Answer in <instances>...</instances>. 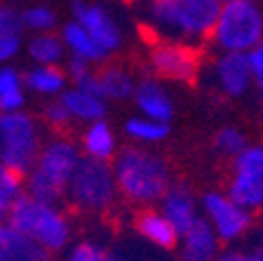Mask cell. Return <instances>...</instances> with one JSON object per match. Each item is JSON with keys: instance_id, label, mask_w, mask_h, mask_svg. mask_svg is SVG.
Returning <instances> with one entry per match:
<instances>
[{"instance_id": "cell-17", "label": "cell", "mask_w": 263, "mask_h": 261, "mask_svg": "<svg viewBox=\"0 0 263 261\" xmlns=\"http://www.w3.org/2000/svg\"><path fill=\"white\" fill-rule=\"evenodd\" d=\"M134 103L146 118L170 123L172 115H174V101H172L170 92L155 80L139 82L137 92H134Z\"/></svg>"}, {"instance_id": "cell-12", "label": "cell", "mask_w": 263, "mask_h": 261, "mask_svg": "<svg viewBox=\"0 0 263 261\" xmlns=\"http://www.w3.org/2000/svg\"><path fill=\"white\" fill-rule=\"evenodd\" d=\"M71 14L78 24H82V26L92 33V38L97 40L108 55H113V52H118V49L122 47L120 26H118V22H115L101 5L89 3V0H73Z\"/></svg>"}, {"instance_id": "cell-31", "label": "cell", "mask_w": 263, "mask_h": 261, "mask_svg": "<svg viewBox=\"0 0 263 261\" xmlns=\"http://www.w3.org/2000/svg\"><path fill=\"white\" fill-rule=\"evenodd\" d=\"M22 82H24V78L16 73V68H12V66H0V97H5V94L19 90Z\"/></svg>"}, {"instance_id": "cell-5", "label": "cell", "mask_w": 263, "mask_h": 261, "mask_svg": "<svg viewBox=\"0 0 263 261\" xmlns=\"http://www.w3.org/2000/svg\"><path fill=\"white\" fill-rule=\"evenodd\" d=\"M263 40V5L261 3H226L221 5L212 45L219 52L252 55Z\"/></svg>"}, {"instance_id": "cell-25", "label": "cell", "mask_w": 263, "mask_h": 261, "mask_svg": "<svg viewBox=\"0 0 263 261\" xmlns=\"http://www.w3.org/2000/svg\"><path fill=\"white\" fill-rule=\"evenodd\" d=\"M26 193V181L22 174H16L7 165L0 163V223H5L14 200Z\"/></svg>"}, {"instance_id": "cell-2", "label": "cell", "mask_w": 263, "mask_h": 261, "mask_svg": "<svg viewBox=\"0 0 263 261\" xmlns=\"http://www.w3.org/2000/svg\"><path fill=\"white\" fill-rule=\"evenodd\" d=\"M113 169L120 196L134 205L160 202L172 186V172L167 160L141 146H132L118 153L113 160Z\"/></svg>"}, {"instance_id": "cell-7", "label": "cell", "mask_w": 263, "mask_h": 261, "mask_svg": "<svg viewBox=\"0 0 263 261\" xmlns=\"http://www.w3.org/2000/svg\"><path fill=\"white\" fill-rule=\"evenodd\" d=\"M40 151V130L33 115L24 111L0 113V163L26 177Z\"/></svg>"}, {"instance_id": "cell-4", "label": "cell", "mask_w": 263, "mask_h": 261, "mask_svg": "<svg viewBox=\"0 0 263 261\" xmlns=\"http://www.w3.org/2000/svg\"><path fill=\"white\" fill-rule=\"evenodd\" d=\"M80 160V148L71 139L57 136L47 142L33 169L26 174V193L40 200L59 202L66 196V188L71 184V177Z\"/></svg>"}, {"instance_id": "cell-1", "label": "cell", "mask_w": 263, "mask_h": 261, "mask_svg": "<svg viewBox=\"0 0 263 261\" xmlns=\"http://www.w3.org/2000/svg\"><path fill=\"white\" fill-rule=\"evenodd\" d=\"M137 12L158 38L200 47L212 40L221 0H137Z\"/></svg>"}, {"instance_id": "cell-18", "label": "cell", "mask_w": 263, "mask_h": 261, "mask_svg": "<svg viewBox=\"0 0 263 261\" xmlns=\"http://www.w3.org/2000/svg\"><path fill=\"white\" fill-rule=\"evenodd\" d=\"M61 38H64L66 49H68L73 57H82V59H87L89 64H101V61H106L110 57L108 52L92 38V33L82 26V24H78L76 19L61 28Z\"/></svg>"}, {"instance_id": "cell-20", "label": "cell", "mask_w": 263, "mask_h": 261, "mask_svg": "<svg viewBox=\"0 0 263 261\" xmlns=\"http://www.w3.org/2000/svg\"><path fill=\"white\" fill-rule=\"evenodd\" d=\"M82 153L85 158H94V160H115L118 151H115V134L113 127L106 120H97L89 123L85 134H82Z\"/></svg>"}, {"instance_id": "cell-28", "label": "cell", "mask_w": 263, "mask_h": 261, "mask_svg": "<svg viewBox=\"0 0 263 261\" xmlns=\"http://www.w3.org/2000/svg\"><path fill=\"white\" fill-rule=\"evenodd\" d=\"M66 261H122L120 256H115L113 252H108L106 247L82 240L78 245H73L71 250L66 252Z\"/></svg>"}, {"instance_id": "cell-30", "label": "cell", "mask_w": 263, "mask_h": 261, "mask_svg": "<svg viewBox=\"0 0 263 261\" xmlns=\"http://www.w3.org/2000/svg\"><path fill=\"white\" fill-rule=\"evenodd\" d=\"M22 14H16L12 7H0V36H22Z\"/></svg>"}, {"instance_id": "cell-35", "label": "cell", "mask_w": 263, "mask_h": 261, "mask_svg": "<svg viewBox=\"0 0 263 261\" xmlns=\"http://www.w3.org/2000/svg\"><path fill=\"white\" fill-rule=\"evenodd\" d=\"M249 59H252V68H254V76H256V82L263 80V40L252 55H249Z\"/></svg>"}, {"instance_id": "cell-16", "label": "cell", "mask_w": 263, "mask_h": 261, "mask_svg": "<svg viewBox=\"0 0 263 261\" xmlns=\"http://www.w3.org/2000/svg\"><path fill=\"white\" fill-rule=\"evenodd\" d=\"M137 231L143 240H148L151 245L160 247V250H174V247H179L181 233L160 210H143L137 219Z\"/></svg>"}, {"instance_id": "cell-36", "label": "cell", "mask_w": 263, "mask_h": 261, "mask_svg": "<svg viewBox=\"0 0 263 261\" xmlns=\"http://www.w3.org/2000/svg\"><path fill=\"white\" fill-rule=\"evenodd\" d=\"M256 247L263 252V223H261V229H258V242H256Z\"/></svg>"}, {"instance_id": "cell-27", "label": "cell", "mask_w": 263, "mask_h": 261, "mask_svg": "<svg viewBox=\"0 0 263 261\" xmlns=\"http://www.w3.org/2000/svg\"><path fill=\"white\" fill-rule=\"evenodd\" d=\"M22 22L24 28L33 33H52V28H57L59 19H57V12L49 10L47 5H31L22 12Z\"/></svg>"}, {"instance_id": "cell-22", "label": "cell", "mask_w": 263, "mask_h": 261, "mask_svg": "<svg viewBox=\"0 0 263 261\" xmlns=\"http://www.w3.org/2000/svg\"><path fill=\"white\" fill-rule=\"evenodd\" d=\"M28 57L38 66H59L66 57L64 38L54 33H33L28 40Z\"/></svg>"}, {"instance_id": "cell-29", "label": "cell", "mask_w": 263, "mask_h": 261, "mask_svg": "<svg viewBox=\"0 0 263 261\" xmlns=\"http://www.w3.org/2000/svg\"><path fill=\"white\" fill-rule=\"evenodd\" d=\"M43 118L45 123H47L52 130H66V127L71 125V120L73 115L68 113V109L64 106V101H49L47 106L43 109Z\"/></svg>"}, {"instance_id": "cell-11", "label": "cell", "mask_w": 263, "mask_h": 261, "mask_svg": "<svg viewBox=\"0 0 263 261\" xmlns=\"http://www.w3.org/2000/svg\"><path fill=\"white\" fill-rule=\"evenodd\" d=\"M209 80L214 90L226 99H242L252 87H256V76L249 55L219 52L209 66Z\"/></svg>"}, {"instance_id": "cell-33", "label": "cell", "mask_w": 263, "mask_h": 261, "mask_svg": "<svg viewBox=\"0 0 263 261\" xmlns=\"http://www.w3.org/2000/svg\"><path fill=\"white\" fill-rule=\"evenodd\" d=\"M22 47V36H0V66H5L12 57H16Z\"/></svg>"}, {"instance_id": "cell-6", "label": "cell", "mask_w": 263, "mask_h": 261, "mask_svg": "<svg viewBox=\"0 0 263 261\" xmlns=\"http://www.w3.org/2000/svg\"><path fill=\"white\" fill-rule=\"evenodd\" d=\"M120 188L115 179V169L104 160L85 158L78 163L71 177V184L66 188V198L73 207L85 212H104L115 202Z\"/></svg>"}, {"instance_id": "cell-19", "label": "cell", "mask_w": 263, "mask_h": 261, "mask_svg": "<svg viewBox=\"0 0 263 261\" xmlns=\"http://www.w3.org/2000/svg\"><path fill=\"white\" fill-rule=\"evenodd\" d=\"M61 101L68 109V113L73 115V120H80V123H87V125L97 123V120H104L106 99L97 97L92 92H85V90H80L76 85L61 94Z\"/></svg>"}, {"instance_id": "cell-32", "label": "cell", "mask_w": 263, "mask_h": 261, "mask_svg": "<svg viewBox=\"0 0 263 261\" xmlns=\"http://www.w3.org/2000/svg\"><path fill=\"white\" fill-rule=\"evenodd\" d=\"M216 261H263V252L258 247L254 250H223Z\"/></svg>"}, {"instance_id": "cell-9", "label": "cell", "mask_w": 263, "mask_h": 261, "mask_svg": "<svg viewBox=\"0 0 263 261\" xmlns=\"http://www.w3.org/2000/svg\"><path fill=\"white\" fill-rule=\"evenodd\" d=\"M226 190L254 214L263 212V144H249L235 160H230Z\"/></svg>"}, {"instance_id": "cell-37", "label": "cell", "mask_w": 263, "mask_h": 261, "mask_svg": "<svg viewBox=\"0 0 263 261\" xmlns=\"http://www.w3.org/2000/svg\"><path fill=\"white\" fill-rule=\"evenodd\" d=\"M226 3H261V0H221V5H226Z\"/></svg>"}, {"instance_id": "cell-13", "label": "cell", "mask_w": 263, "mask_h": 261, "mask_svg": "<svg viewBox=\"0 0 263 261\" xmlns=\"http://www.w3.org/2000/svg\"><path fill=\"white\" fill-rule=\"evenodd\" d=\"M221 254V238L204 217H200L179 238L181 261H216Z\"/></svg>"}, {"instance_id": "cell-24", "label": "cell", "mask_w": 263, "mask_h": 261, "mask_svg": "<svg viewBox=\"0 0 263 261\" xmlns=\"http://www.w3.org/2000/svg\"><path fill=\"white\" fill-rule=\"evenodd\" d=\"M99 78H101L104 99L122 101V99L134 97V92H137L134 78H132L125 68H120V66H106L104 71H99Z\"/></svg>"}, {"instance_id": "cell-38", "label": "cell", "mask_w": 263, "mask_h": 261, "mask_svg": "<svg viewBox=\"0 0 263 261\" xmlns=\"http://www.w3.org/2000/svg\"><path fill=\"white\" fill-rule=\"evenodd\" d=\"M256 90H258V97H261V101H263V80L256 82Z\"/></svg>"}, {"instance_id": "cell-21", "label": "cell", "mask_w": 263, "mask_h": 261, "mask_svg": "<svg viewBox=\"0 0 263 261\" xmlns=\"http://www.w3.org/2000/svg\"><path fill=\"white\" fill-rule=\"evenodd\" d=\"M66 68L59 66H35L24 76V85L35 94L43 97H54V94H64L66 92Z\"/></svg>"}, {"instance_id": "cell-34", "label": "cell", "mask_w": 263, "mask_h": 261, "mask_svg": "<svg viewBox=\"0 0 263 261\" xmlns=\"http://www.w3.org/2000/svg\"><path fill=\"white\" fill-rule=\"evenodd\" d=\"M94 64H89L87 59H82V57H68V61H66V73H68V78H73V82L80 80L82 76H87L89 71H94L92 68Z\"/></svg>"}, {"instance_id": "cell-14", "label": "cell", "mask_w": 263, "mask_h": 261, "mask_svg": "<svg viewBox=\"0 0 263 261\" xmlns=\"http://www.w3.org/2000/svg\"><path fill=\"white\" fill-rule=\"evenodd\" d=\"M160 212L174 223L179 233L188 231L197 219L202 217L200 202H197V198L193 196V190L186 184H172L167 188V193L160 200Z\"/></svg>"}, {"instance_id": "cell-23", "label": "cell", "mask_w": 263, "mask_h": 261, "mask_svg": "<svg viewBox=\"0 0 263 261\" xmlns=\"http://www.w3.org/2000/svg\"><path fill=\"white\" fill-rule=\"evenodd\" d=\"M125 132L137 144H146L148 146V144H158L170 136V123L146 118V115H134V118H129L125 123Z\"/></svg>"}, {"instance_id": "cell-3", "label": "cell", "mask_w": 263, "mask_h": 261, "mask_svg": "<svg viewBox=\"0 0 263 261\" xmlns=\"http://www.w3.org/2000/svg\"><path fill=\"white\" fill-rule=\"evenodd\" d=\"M7 223L28 235L31 240H35L40 247H45L52 254L66 250L73 235L71 221L57 202L40 200L28 193H22L14 200Z\"/></svg>"}, {"instance_id": "cell-10", "label": "cell", "mask_w": 263, "mask_h": 261, "mask_svg": "<svg viewBox=\"0 0 263 261\" xmlns=\"http://www.w3.org/2000/svg\"><path fill=\"white\" fill-rule=\"evenodd\" d=\"M151 66L158 76L174 82H195L202 71L200 47L162 40L151 49Z\"/></svg>"}, {"instance_id": "cell-26", "label": "cell", "mask_w": 263, "mask_h": 261, "mask_svg": "<svg viewBox=\"0 0 263 261\" xmlns=\"http://www.w3.org/2000/svg\"><path fill=\"white\" fill-rule=\"evenodd\" d=\"M247 146H249L247 134L235 125H226L214 134V151L219 155H223V158L235 160Z\"/></svg>"}, {"instance_id": "cell-8", "label": "cell", "mask_w": 263, "mask_h": 261, "mask_svg": "<svg viewBox=\"0 0 263 261\" xmlns=\"http://www.w3.org/2000/svg\"><path fill=\"white\" fill-rule=\"evenodd\" d=\"M200 210L221 242H240L254 229V212L240 205L228 190H207L200 198Z\"/></svg>"}, {"instance_id": "cell-15", "label": "cell", "mask_w": 263, "mask_h": 261, "mask_svg": "<svg viewBox=\"0 0 263 261\" xmlns=\"http://www.w3.org/2000/svg\"><path fill=\"white\" fill-rule=\"evenodd\" d=\"M0 261H52V252L10 223H0Z\"/></svg>"}]
</instances>
